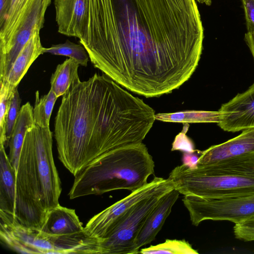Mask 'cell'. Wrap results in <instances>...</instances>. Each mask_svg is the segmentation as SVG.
Listing matches in <instances>:
<instances>
[{
    "label": "cell",
    "mask_w": 254,
    "mask_h": 254,
    "mask_svg": "<svg viewBox=\"0 0 254 254\" xmlns=\"http://www.w3.org/2000/svg\"><path fill=\"white\" fill-rule=\"evenodd\" d=\"M21 100L17 87L14 90L10 99V103L6 118L5 133L7 140L6 147L11 133L15 125L20 110Z\"/></svg>",
    "instance_id": "cell-26"
},
{
    "label": "cell",
    "mask_w": 254,
    "mask_h": 254,
    "mask_svg": "<svg viewBox=\"0 0 254 254\" xmlns=\"http://www.w3.org/2000/svg\"><path fill=\"white\" fill-rule=\"evenodd\" d=\"M0 239L10 250L22 254H64L62 236L53 235L19 222L0 210Z\"/></svg>",
    "instance_id": "cell-8"
},
{
    "label": "cell",
    "mask_w": 254,
    "mask_h": 254,
    "mask_svg": "<svg viewBox=\"0 0 254 254\" xmlns=\"http://www.w3.org/2000/svg\"><path fill=\"white\" fill-rule=\"evenodd\" d=\"M221 112L217 111L187 110L175 113L155 114V120L166 122L195 123H219Z\"/></svg>",
    "instance_id": "cell-21"
},
{
    "label": "cell",
    "mask_w": 254,
    "mask_h": 254,
    "mask_svg": "<svg viewBox=\"0 0 254 254\" xmlns=\"http://www.w3.org/2000/svg\"><path fill=\"white\" fill-rule=\"evenodd\" d=\"M218 126L228 132L254 128V83L245 92L223 104Z\"/></svg>",
    "instance_id": "cell-11"
},
{
    "label": "cell",
    "mask_w": 254,
    "mask_h": 254,
    "mask_svg": "<svg viewBox=\"0 0 254 254\" xmlns=\"http://www.w3.org/2000/svg\"><path fill=\"white\" fill-rule=\"evenodd\" d=\"M33 0H9L5 15L0 20V49L7 44Z\"/></svg>",
    "instance_id": "cell-19"
},
{
    "label": "cell",
    "mask_w": 254,
    "mask_h": 254,
    "mask_svg": "<svg viewBox=\"0 0 254 254\" xmlns=\"http://www.w3.org/2000/svg\"><path fill=\"white\" fill-rule=\"evenodd\" d=\"M105 74L75 78L55 118L58 158L75 176L100 156L141 143L155 120L154 110Z\"/></svg>",
    "instance_id": "cell-2"
},
{
    "label": "cell",
    "mask_w": 254,
    "mask_h": 254,
    "mask_svg": "<svg viewBox=\"0 0 254 254\" xmlns=\"http://www.w3.org/2000/svg\"><path fill=\"white\" fill-rule=\"evenodd\" d=\"M48 53L52 55L65 56L73 59L83 66H86L89 60L88 54L82 45L76 44L66 40L65 42L51 47L44 48L43 53Z\"/></svg>",
    "instance_id": "cell-23"
},
{
    "label": "cell",
    "mask_w": 254,
    "mask_h": 254,
    "mask_svg": "<svg viewBox=\"0 0 254 254\" xmlns=\"http://www.w3.org/2000/svg\"><path fill=\"white\" fill-rule=\"evenodd\" d=\"M247 32L254 33V0H242Z\"/></svg>",
    "instance_id": "cell-29"
},
{
    "label": "cell",
    "mask_w": 254,
    "mask_h": 254,
    "mask_svg": "<svg viewBox=\"0 0 254 254\" xmlns=\"http://www.w3.org/2000/svg\"><path fill=\"white\" fill-rule=\"evenodd\" d=\"M203 39L195 0H87L79 42L95 67L148 98L190 77Z\"/></svg>",
    "instance_id": "cell-1"
},
{
    "label": "cell",
    "mask_w": 254,
    "mask_h": 254,
    "mask_svg": "<svg viewBox=\"0 0 254 254\" xmlns=\"http://www.w3.org/2000/svg\"><path fill=\"white\" fill-rule=\"evenodd\" d=\"M252 152H254V128L243 130L233 138L200 151L198 162L208 164Z\"/></svg>",
    "instance_id": "cell-13"
},
{
    "label": "cell",
    "mask_w": 254,
    "mask_h": 254,
    "mask_svg": "<svg viewBox=\"0 0 254 254\" xmlns=\"http://www.w3.org/2000/svg\"><path fill=\"white\" fill-rule=\"evenodd\" d=\"M51 0H33L7 44L0 49V82H4L18 54L34 34L44 27Z\"/></svg>",
    "instance_id": "cell-10"
},
{
    "label": "cell",
    "mask_w": 254,
    "mask_h": 254,
    "mask_svg": "<svg viewBox=\"0 0 254 254\" xmlns=\"http://www.w3.org/2000/svg\"><path fill=\"white\" fill-rule=\"evenodd\" d=\"M16 171L4 146H0V210L15 214Z\"/></svg>",
    "instance_id": "cell-17"
},
{
    "label": "cell",
    "mask_w": 254,
    "mask_h": 254,
    "mask_svg": "<svg viewBox=\"0 0 254 254\" xmlns=\"http://www.w3.org/2000/svg\"><path fill=\"white\" fill-rule=\"evenodd\" d=\"M182 131L176 135L172 143V151L179 150L187 153H193L197 150L195 149L192 140L186 135L189 125L188 123H183Z\"/></svg>",
    "instance_id": "cell-27"
},
{
    "label": "cell",
    "mask_w": 254,
    "mask_h": 254,
    "mask_svg": "<svg viewBox=\"0 0 254 254\" xmlns=\"http://www.w3.org/2000/svg\"><path fill=\"white\" fill-rule=\"evenodd\" d=\"M174 189L171 181L152 195L136 203L120 223L102 240V254H138L135 244L147 218L161 198Z\"/></svg>",
    "instance_id": "cell-6"
},
{
    "label": "cell",
    "mask_w": 254,
    "mask_h": 254,
    "mask_svg": "<svg viewBox=\"0 0 254 254\" xmlns=\"http://www.w3.org/2000/svg\"><path fill=\"white\" fill-rule=\"evenodd\" d=\"M185 195L206 198L254 194V152L190 168L176 167L169 177Z\"/></svg>",
    "instance_id": "cell-5"
},
{
    "label": "cell",
    "mask_w": 254,
    "mask_h": 254,
    "mask_svg": "<svg viewBox=\"0 0 254 254\" xmlns=\"http://www.w3.org/2000/svg\"><path fill=\"white\" fill-rule=\"evenodd\" d=\"M175 189L165 194L152 209L137 237L135 249L139 254L141 247L153 241L161 230L179 196Z\"/></svg>",
    "instance_id": "cell-14"
},
{
    "label": "cell",
    "mask_w": 254,
    "mask_h": 254,
    "mask_svg": "<svg viewBox=\"0 0 254 254\" xmlns=\"http://www.w3.org/2000/svg\"><path fill=\"white\" fill-rule=\"evenodd\" d=\"M79 64L75 60L69 58L57 65L51 79V89L58 98L68 89L73 80L78 77Z\"/></svg>",
    "instance_id": "cell-20"
},
{
    "label": "cell",
    "mask_w": 254,
    "mask_h": 254,
    "mask_svg": "<svg viewBox=\"0 0 254 254\" xmlns=\"http://www.w3.org/2000/svg\"><path fill=\"white\" fill-rule=\"evenodd\" d=\"M58 32L80 39L83 35L87 0H54Z\"/></svg>",
    "instance_id": "cell-12"
},
{
    "label": "cell",
    "mask_w": 254,
    "mask_h": 254,
    "mask_svg": "<svg viewBox=\"0 0 254 254\" xmlns=\"http://www.w3.org/2000/svg\"><path fill=\"white\" fill-rule=\"evenodd\" d=\"M139 253L168 254H197L198 252L185 240L167 239L163 243L155 246L141 249Z\"/></svg>",
    "instance_id": "cell-24"
},
{
    "label": "cell",
    "mask_w": 254,
    "mask_h": 254,
    "mask_svg": "<svg viewBox=\"0 0 254 254\" xmlns=\"http://www.w3.org/2000/svg\"><path fill=\"white\" fill-rule=\"evenodd\" d=\"M35 97L33 109L34 123L42 127H49L51 116L58 97L51 89L48 94L40 97L37 91Z\"/></svg>",
    "instance_id": "cell-22"
},
{
    "label": "cell",
    "mask_w": 254,
    "mask_h": 254,
    "mask_svg": "<svg viewBox=\"0 0 254 254\" xmlns=\"http://www.w3.org/2000/svg\"><path fill=\"white\" fill-rule=\"evenodd\" d=\"M50 127L35 124L27 131L16 178L14 217L41 229L48 212L60 204L61 182L53 154Z\"/></svg>",
    "instance_id": "cell-3"
},
{
    "label": "cell",
    "mask_w": 254,
    "mask_h": 254,
    "mask_svg": "<svg viewBox=\"0 0 254 254\" xmlns=\"http://www.w3.org/2000/svg\"><path fill=\"white\" fill-rule=\"evenodd\" d=\"M33 109L29 102L20 108L15 125L8 141V158L16 173L20 155L26 131L34 124Z\"/></svg>",
    "instance_id": "cell-18"
},
{
    "label": "cell",
    "mask_w": 254,
    "mask_h": 254,
    "mask_svg": "<svg viewBox=\"0 0 254 254\" xmlns=\"http://www.w3.org/2000/svg\"><path fill=\"white\" fill-rule=\"evenodd\" d=\"M233 230L236 239L245 242L254 241V216L235 224Z\"/></svg>",
    "instance_id": "cell-28"
},
{
    "label": "cell",
    "mask_w": 254,
    "mask_h": 254,
    "mask_svg": "<svg viewBox=\"0 0 254 254\" xmlns=\"http://www.w3.org/2000/svg\"><path fill=\"white\" fill-rule=\"evenodd\" d=\"M40 31L36 32L24 46L15 60L6 80L0 84L5 86L12 95L15 89L27 73L29 68L43 53Z\"/></svg>",
    "instance_id": "cell-15"
},
{
    "label": "cell",
    "mask_w": 254,
    "mask_h": 254,
    "mask_svg": "<svg viewBox=\"0 0 254 254\" xmlns=\"http://www.w3.org/2000/svg\"><path fill=\"white\" fill-rule=\"evenodd\" d=\"M0 146H4L5 148L7 144L6 118L12 95L9 94L7 89L2 84H0Z\"/></svg>",
    "instance_id": "cell-25"
},
{
    "label": "cell",
    "mask_w": 254,
    "mask_h": 254,
    "mask_svg": "<svg viewBox=\"0 0 254 254\" xmlns=\"http://www.w3.org/2000/svg\"><path fill=\"white\" fill-rule=\"evenodd\" d=\"M244 40L254 60V33H246L244 36Z\"/></svg>",
    "instance_id": "cell-31"
},
{
    "label": "cell",
    "mask_w": 254,
    "mask_h": 254,
    "mask_svg": "<svg viewBox=\"0 0 254 254\" xmlns=\"http://www.w3.org/2000/svg\"><path fill=\"white\" fill-rule=\"evenodd\" d=\"M40 230L51 235L64 236L82 232L84 227L74 209L59 204L48 212Z\"/></svg>",
    "instance_id": "cell-16"
},
{
    "label": "cell",
    "mask_w": 254,
    "mask_h": 254,
    "mask_svg": "<svg viewBox=\"0 0 254 254\" xmlns=\"http://www.w3.org/2000/svg\"><path fill=\"white\" fill-rule=\"evenodd\" d=\"M183 202L195 226L209 220L236 224L254 216V194L219 198L185 195Z\"/></svg>",
    "instance_id": "cell-7"
},
{
    "label": "cell",
    "mask_w": 254,
    "mask_h": 254,
    "mask_svg": "<svg viewBox=\"0 0 254 254\" xmlns=\"http://www.w3.org/2000/svg\"><path fill=\"white\" fill-rule=\"evenodd\" d=\"M155 164L142 142L113 150L96 158L75 176L69 191L73 199L113 190L134 191L146 185Z\"/></svg>",
    "instance_id": "cell-4"
},
{
    "label": "cell",
    "mask_w": 254,
    "mask_h": 254,
    "mask_svg": "<svg viewBox=\"0 0 254 254\" xmlns=\"http://www.w3.org/2000/svg\"><path fill=\"white\" fill-rule=\"evenodd\" d=\"M171 181L168 178L155 177L143 187L94 215L84 227L85 232L89 236L102 241L136 203L152 195Z\"/></svg>",
    "instance_id": "cell-9"
},
{
    "label": "cell",
    "mask_w": 254,
    "mask_h": 254,
    "mask_svg": "<svg viewBox=\"0 0 254 254\" xmlns=\"http://www.w3.org/2000/svg\"><path fill=\"white\" fill-rule=\"evenodd\" d=\"M200 151V150H197L193 153L184 152L182 159L183 164L190 168H195L198 164Z\"/></svg>",
    "instance_id": "cell-30"
}]
</instances>
